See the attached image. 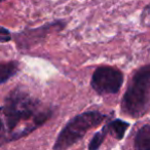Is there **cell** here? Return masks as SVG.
<instances>
[{
	"instance_id": "277c9868",
	"label": "cell",
	"mask_w": 150,
	"mask_h": 150,
	"mask_svg": "<svg viewBox=\"0 0 150 150\" xmlns=\"http://www.w3.org/2000/svg\"><path fill=\"white\" fill-rule=\"evenodd\" d=\"M122 83L123 73L118 68L112 66H100L96 68L91 79V86L100 96L117 94Z\"/></svg>"
},
{
	"instance_id": "8fae6325",
	"label": "cell",
	"mask_w": 150,
	"mask_h": 150,
	"mask_svg": "<svg viewBox=\"0 0 150 150\" xmlns=\"http://www.w3.org/2000/svg\"><path fill=\"white\" fill-rule=\"evenodd\" d=\"M1 1H2V2H3V1H5V0H1Z\"/></svg>"
},
{
	"instance_id": "8992f818",
	"label": "cell",
	"mask_w": 150,
	"mask_h": 150,
	"mask_svg": "<svg viewBox=\"0 0 150 150\" xmlns=\"http://www.w3.org/2000/svg\"><path fill=\"white\" fill-rule=\"evenodd\" d=\"M134 148L138 150H150V123H146L138 129L134 139Z\"/></svg>"
},
{
	"instance_id": "5b68a950",
	"label": "cell",
	"mask_w": 150,
	"mask_h": 150,
	"mask_svg": "<svg viewBox=\"0 0 150 150\" xmlns=\"http://www.w3.org/2000/svg\"><path fill=\"white\" fill-rule=\"evenodd\" d=\"M57 27H65V24L63 22H54V23H50L46 24L44 26H41V27L37 28V29H30V31L33 34L29 33L28 31H24L23 33H20L19 36H18V39H24L26 38V40H22V41L18 42V45L19 47H24V48H29L30 46L32 45V42H34V38L37 37L38 40H41L42 38H44L48 33V30L52 29V28H57Z\"/></svg>"
},
{
	"instance_id": "3957f363",
	"label": "cell",
	"mask_w": 150,
	"mask_h": 150,
	"mask_svg": "<svg viewBox=\"0 0 150 150\" xmlns=\"http://www.w3.org/2000/svg\"><path fill=\"white\" fill-rule=\"evenodd\" d=\"M106 118H108V115L97 110L86 111L72 117L59 133L52 149L64 150L72 147L79 142L90 129L99 127Z\"/></svg>"
},
{
	"instance_id": "6da1fadb",
	"label": "cell",
	"mask_w": 150,
	"mask_h": 150,
	"mask_svg": "<svg viewBox=\"0 0 150 150\" xmlns=\"http://www.w3.org/2000/svg\"><path fill=\"white\" fill-rule=\"evenodd\" d=\"M52 115L39 99L23 88H15L5 96L1 106V146L16 141L42 127Z\"/></svg>"
},
{
	"instance_id": "7a4b0ae2",
	"label": "cell",
	"mask_w": 150,
	"mask_h": 150,
	"mask_svg": "<svg viewBox=\"0 0 150 150\" xmlns=\"http://www.w3.org/2000/svg\"><path fill=\"white\" fill-rule=\"evenodd\" d=\"M121 112L132 118H139L150 108V65L140 67L129 80L121 99Z\"/></svg>"
},
{
	"instance_id": "52a82bcc",
	"label": "cell",
	"mask_w": 150,
	"mask_h": 150,
	"mask_svg": "<svg viewBox=\"0 0 150 150\" xmlns=\"http://www.w3.org/2000/svg\"><path fill=\"white\" fill-rule=\"evenodd\" d=\"M107 129H108V134L111 135L113 138L120 141L123 139L125 133H127V129L129 127V123L127 121H125L122 119H113V120L109 121L106 125Z\"/></svg>"
},
{
	"instance_id": "30bf717a",
	"label": "cell",
	"mask_w": 150,
	"mask_h": 150,
	"mask_svg": "<svg viewBox=\"0 0 150 150\" xmlns=\"http://www.w3.org/2000/svg\"><path fill=\"white\" fill-rule=\"evenodd\" d=\"M11 40V34L8 30L5 27L0 28V42L1 43H4V42H8Z\"/></svg>"
},
{
	"instance_id": "ba28073f",
	"label": "cell",
	"mask_w": 150,
	"mask_h": 150,
	"mask_svg": "<svg viewBox=\"0 0 150 150\" xmlns=\"http://www.w3.org/2000/svg\"><path fill=\"white\" fill-rule=\"evenodd\" d=\"M20 71L19 62L17 61H9V62H2L0 64V83L4 84L8 81L11 77L17 75Z\"/></svg>"
},
{
	"instance_id": "9c48e42d",
	"label": "cell",
	"mask_w": 150,
	"mask_h": 150,
	"mask_svg": "<svg viewBox=\"0 0 150 150\" xmlns=\"http://www.w3.org/2000/svg\"><path fill=\"white\" fill-rule=\"evenodd\" d=\"M107 135H108V129H107V127H106V125H105L104 127L101 129V131L97 132V133L93 136V138L91 139L88 148L90 150L99 149V148L101 147V145L103 144V142H104V140Z\"/></svg>"
}]
</instances>
